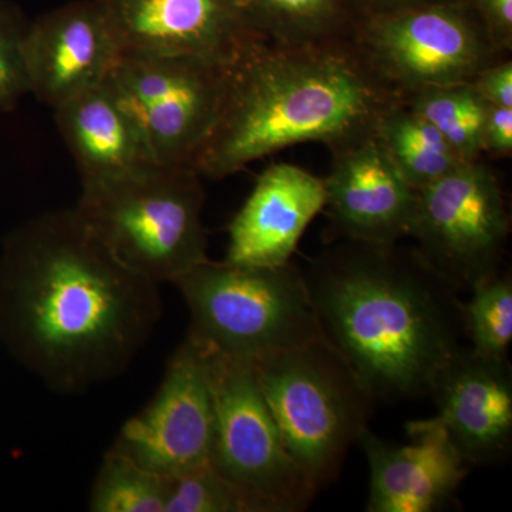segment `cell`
<instances>
[{
	"label": "cell",
	"mask_w": 512,
	"mask_h": 512,
	"mask_svg": "<svg viewBox=\"0 0 512 512\" xmlns=\"http://www.w3.org/2000/svg\"><path fill=\"white\" fill-rule=\"evenodd\" d=\"M163 316L160 285L119 261L73 208L19 225L0 251V345L59 394L126 373Z\"/></svg>",
	"instance_id": "cell-1"
},
{
	"label": "cell",
	"mask_w": 512,
	"mask_h": 512,
	"mask_svg": "<svg viewBox=\"0 0 512 512\" xmlns=\"http://www.w3.org/2000/svg\"><path fill=\"white\" fill-rule=\"evenodd\" d=\"M320 329L375 402L420 399L464 338L456 286L419 251L346 241L303 269Z\"/></svg>",
	"instance_id": "cell-2"
},
{
	"label": "cell",
	"mask_w": 512,
	"mask_h": 512,
	"mask_svg": "<svg viewBox=\"0 0 512 512\" xmlns=\"http://www.w3.org/2000/svg\"><path fill=\"white\" fill-rule=\"evenodd\" d=\"M350 33L252 47L232 70L224 110L194 170L222 180L295 144L322 143L335 154L375 136L403 97L373 72Z\"/></svg>",
	"instance_id": "cell-3"
},
{
	"label": "cell",
	"mask_w": 512,
	"mask_h": 512,
	"mask_svg": "<svg viewBox=\"0 0 512 512\" xmlns=\"http://www.w3.org/2000/svg\"><path fill=\"white\" fill-rule=\"evenodd\" d=\"M190 313L187 338L232 359L254 362L323 338L303 269L293 262L195 266L173 284Z\"/></svg>",
	"instance_id": "cell-4"
},
{
	"label": "cell",
	"mask_w": 512,
	"mask_h": 512,
	"mask_svg": "<svg viewBox=\"0 0 512 512\" xmlns=\"http://www.w3.org/2000/svg\"><path fill=\"white\" fill-rule=\"evenodd\" d=\"M201 178L191 167L154 165L82 187L74 210L128 268L158 285L173 284L210 259Z\"/></svg>",
	"instance_id": "cell-5"
},
{
	"label": "cell",
	"mask_w": 512,
	"mask_h": 512,
	"mask_svg": "<svg viewBox=\"0 0 512 512\" xmlns=\"http://www.w3.org/2000/svg\"><path fill=\"white\" fill-rule=\"evenodd\" d=\"M251 363L289 456L318 493L339 476L375 400L325 336Z\"/></svg>",
	"instance_id": "cell-6"
},
{
	"label": "cell",
	"mask_w": 512,
	"mask_h": 512,
	"mask_svg": "<svg viewBox=\"0 0 512 512\" xmlns=\"http://www.w3.org/2000/svg\"><path fill=\"white\" fill-rule=\"evenodd\" d=\"M353 42L406 99L426 87L473 82L498 53L468 0H444L353 23Z\"/></svg>",
	"instance_id": "cell-7"
},
{
	"label": "cell",
	"mask_w": 512,
	"mask_h": 512,
	"mask_svg": "<svg viewBox=\"0 0 512 512\" xmlns=\"http://www.w3.org/2000/svg\"><path fill=\"white\" fill-rule=\"evenodd\" d=\"M207 355L215 406L211 466L251 495L262 512L305 510L316 491L286 450L254 366Z\"/></svg>",
	"instance_id": "cell-8"
},
{
	"label": "cell",
	"mask_w": 512,
	"mask_h": 512,
	"mask_svg": "<svg viewBox=\"0 0 512 512\" xmlns=\"http://www.w3.org/2000/svg\"><path fill=\"white\" fill-rule=\"evenodd\" d=\"M234 66L194 56L124 55L109 80L157 163L194 168L224 110Z\"/></svg>",
	"instance_id": "cell-9"
},
{
	"label": "cell",
	"mask_w": 512,
	"mask_h": 512,
	"mask_svg": "<svg viewBox=\"0 0 512 512\" xmlns=\"http://www.w3.org/2000/svg\"><path fill=\"white\" fill-rule=\"evenodd\" d=\"M508 235L503 188L480 160L458 164L419 191L417 251L458 292L500 272Z\"/></svg>",
	"instance_id": "cell-10"
},
{
	"label": "cell",
	"mask_w": 512,
	"mask_h": 512,
	"mask_svg": "<svg viewBox=\"0 0 512 512\" xmlns=\"http://www.w3.org/2000/svg\"><path fill=\"white\" fill-rule=\"evenodd\" d=\"M214 434L208 355L185 338L168 360L156 396L124 423L113 448L151 473L171 478L211 464Z\"/></svg>",
	"instance_id": "cell-11"
},
{
	"label": "cell",
	"mask_w": 512,
	"mask_h": 512,
	"mask_svg": "<svg viewBox=\"0 0 512 512\" xmlns=\"http://www.w3.org/2000/svg\"><path fill=\"white\" fill-rule=\"evenodd\" d=\"M124 55L194 56L234 66L265 42L241 0H103Z\"/></svg>",
	"instance_id": "cell-12"
},
{
	"label": "cell",
	"mask_w": 512,
	"mask_h": 512,
	"mask_svg": "<svg viewBox=\"0 0 512 512\" xmlns=\"http://www.w3.org/2000/svg\"><path fill=\"white\" fill-rule=\"evenodd\" d=\"M23 55L29 93L55 110L103 83L123 49L103 0H73L29 22Z\"/></svg>",
	"instance_id": "cell-13"
},
{
	"label": "cell",
	"mask_w": 512,
	"mask_h": 512,
	"mask_svg": "<svg viewBox=\"0 0 512 512\" xmlns=\"http://www.w3.org/2000/svg\"><path fill=\"white\" fill-rule=\"evenodd\" d=\"M325 181L330 224L338 237L392 248L412 237L419 191L407 183L375 136L333 154Z\"/></svg>",
	"instance_id": "cell-14"
},
{
	"label": "cell",
	"mask_w": 512,
	"mask_h": 512,
	"mask_svg": "<svg viewBox=\"0 0 512 512\" xmlns=\"http://www.w3.org/2000/svg\"><path fill=\"white\" fill-rule=\"evenodd\" d=\"M436 421L471 467L495 466L512 448V372L461 345L431 384Z\"/></svg>",
	"instance_id": "cell-15"
},
{
	"label": "cell",
	"mask_w": 512,
	"mask_h": 512,
	"mask_svg": "<svg viewBox=\"0 0 512 512\" xmlns=\"http://www.w3.org/2000/svg\"><path fill=\"white\" fill-rule=\"evenodd\" d=\"M412 443H389L369 427L357 443L370 467L367 511L433 512L453 503L471 471L446 430L433 419L407 424Z\"/></svg>",
	"instance_id": "cell-16"
},
{
	"label": "cell",
	"mask_w": 512,
	"mask_h": 512,
	"mask_svg": "<svg viewBox=\"0 0 512 512\" xmlns=\"http://www.w3.org/2000/svg\"><path fill=\"white\" fill-rule=\"evenodd\" d=\"M323 178L298 165L272 164L229 225L225 261L251 266L291 262L306 228L325 210Z\"/></svg>",
	"instance_id": "cell-17"
},
{
	"label": "cell",
	"mask_w": 512,
	"mask_h": 512,
	"mask_svg": "<svg viewBox=\"0 0 512 512\" xmlns=\"http://www.w3.org/2000/svg\"><path fill=\"white\" fill-rule=\"evenodd\" d=\"M55 120L82 187L109 183L160 165L143 128L109 77L56 107Z\"/></svg>",
	"instance_id": "cell-18"
},
{
	"label": "cell",
	"mask_w": 512,
	"mask_h": 512,
	"mask_svg": "<svg viewBox=\"0 0 512 512\" xmlns=\"http://www.w3.org/2000/svg\"><path fill=\"white\" fill-rule=\"evenodd\" d=\"M375 137L397 171L417 191L464 163L439 131L404 100L383 114Z\"/></svg>",
	"instance_id": "cell-19"
},
{
	"label": "cell",
	"mask_w": 512,
	"mask_h": 512,
	"mask_svg": "<svg viewBox=\"0 0 512 512\" xmlns=\"http://www.w3.org/2000/svg\"><path fill=\"white\" fill-rule=\"evenodd\" d=\"M259 37L282 46L306 45L349 35L352 13L346 0H241Z\"/></svg>",
	"instance_id": "cell-20"
},
{
	"label": "cell",
	"mask_w": 512,
	"mask_h": 512,
	"mask_svg": "<svg viewBox=\"0 0 512 512\" xmlns=\"http://www.w3.org/2000/svg\"><path fill=\"white\" fill-rule=\"evenodd\" d=\"M404 103L439 131L461 161L480 160L488 106L473 84L426 87L407 96Z\"/></svg>",
	"instance_id": "cell-21"
},
{
	"label": "cell",
	"mask_w": 512,
	"mask_h": 512,
	"mask_svg": "<svg viewBox=\"0 0 512 512\" xmlns=\"http://www.w3.org/2000/svg\"><path fill=\"white\" fill-rule=\"evenodd\" d=\"M170 478L138 466L111 447L94 480L89 510L93 512H164Z\"/></svg>",
	"instance_id": "cell-22"
},
{
	"label": "cell",
	"mask_w": 512,
	"mask_h": 512,
	"mask_svg": "<svg viewBox=\"0 0 512 512\" xmlns=\"http://www.w3.org/2000/svg\"><path fill=\"white\" fill-rule=\"evenodd\" d=\"M468 302H461L464 338L480 355L507 359L512 340V278L510 272L478 282Z\"/></svg>",
	"instance_id": "cell-23"
},
{
	"label": "cell",
	"mask_w": 512,
	"mask_h": 512,
	"mask_svg": "<svg viewBox=\"0 0 512 512\" xmlns=\"http://www.w3.org/2000/svg\"><path fill=\"white\" fill-rule=\"evenodd\" d=\"M164 512H262V508L207 464L170 478Z\"/></svg>",
	"instance_id": "cell-24"
},
{
	"label": "cell",
	"mask_w": 512,
	"mask_h": 512,
	"mask_svg": "<svg viewBox=\"0 0 512 512\" xmlns=\"http://www.w3.org/2000/svg\"><path fill=\"white\" fill-rule=\"evenodd\" d=\"M29 22L18 5L0 0V116L30 94L23 55Z\"/></svg>",
	"instance_id": "cell-25"
},
{
	"label": "cell",
	"mask_w": 512,
	"mask_h": 512,
	"mask_svg": "<svg viewBox=\"0 0 512 512\" xmlns=\"http://www.w3.org/2000/svg\"><path fill=\"white\" fill-rule=\"evenodd\" d=\"M495 52L512 49V0H468Z\"/></svg>",
	"instance_id": "cell-26"
},
{
	"label": "cell",
	"mask_w": 512,
	"mask_h": 512,
	"mask_svg": "<svg viewBox=\"0 0 512 512\" xmlns=\"http://www.w3.org/2000/svg\"><path fill=\"white\" fill-rule=\"evenodd\" d=\"M471 84L487 106L512 107L511 60L488 64Z\"/></svg>",
	"instance_id": "cell-27"
},
{
	"label": "cell",
	"mask_w": 512,
	"mask_h": 512,
	"mask_svg": "<svg viewBox=\"0 0 512 512\" xmlns=\"http://www.w3.org/2000/svg\"><path fill=\"white\" fill-rule=\"evenodd\" d=\"M481 151L491 157L511 156L512 107L488 106L481 134Z\"/></svg>",
	"instance_id": "cell-28"
},
{
	"label": "cell",
	"mask_w": 512,
	"mask_h": 512,
	"mask_svg": "<svg viewBox=\"0 0 512 512\" xmlns=\"http://www.w3.org/2000/svg\"><path fill=\"white\" fill-rule=\"evenodd\" d=\"M346 2H348L353 23H355L359 19L386 15V13L397 12V10L427 5V3L444 2V0H346Z\"/></svg>",
	"instance_id": "cell-29"
}]
</instances>
